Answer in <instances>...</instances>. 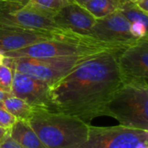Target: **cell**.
I'll return each mask as SVG.
<instances>
[{"label":"cell","instance_id":"3957f363","mask_svg":"<svg viewBox=\"0 0 148 148\" xmlns=\"http://www.w3.org/2000/svg\"><path fill=\"white\" fill-rule=\"evenodd\" d=\"M102 115L121 126L148 131V86L123 83L105 105Z\"/></svg>","mask_w":148,"mask_h":148},{"label":"cell","instance_id":"4316f807","mask_svg":"<svg viewBox=\"0 0 148 148\" xmlns=\"http://www.w3.org/2000/svg\"><path fill=\"white\" fill-rule=\"evenodd\" d=\"M10 95H9V94H7V93H4V92H3V91H1L0 90V102L1 101H3V100H5L7 97H9Z\"/></svg>","mask_w":148,"mask_h":148},{"label":"cell","instance_id":"52a82bcc","mask_svg":"<svg viewBox=\"0 0 148 148\" xmlns=\"http://www.w3.org/2000/svg\"><path fill=\"white\" fill-rule=\"evenodd\" d=\"M0 25L50 32L56 35L77 39L90 38L79 36L62 29L55 22L52 16L45 15L25 5L15 10L0 14Z\"/></svg>","mask_w":148,"mask_h":148},{"label":"cell","instance_id":"e0dca14e","mask_svg":"<svg viewBox=\"0 0 148 148\" xmlns=\"http://www.w3.org/2000/svg\"><path fill=\"white\" fill-rule=\"evenodd\" d=\"M119 10L131 23L134 22H140L147 26V14L144 13L138 8L136 3L131 2L130 0H122Z\"/></svg>","mask_w":148,"mask_h":148},{"label":"cell","instance_id":"4fadbf2b","mask_svg":"<svg viewBox=\"0 0 148 148\" xmlns=\"http://www.w3.org/2000/svg\"><path fill=\"white\" fill-rule=\"evenodd\" d=\"M10 136L27 148H46L26 121L16 120L10 127Z\"/></svg>","mask_w":148,"mask_h":148},{"label":"cell","instance_id":"5bb4252c","mask_svg":"<svg viewBox=\"0 0 148 148\" xmlns=\"http://www.w3.org/2000/svg\"><path fill=\"white\" fill-rule=\"evenodd\" d=\"M0 108L5 109L16 120L28 121L31 116L34 108L23 100L10 95L0 102Z\"/></svg>","mask_w":148,"mask_h":148},{"label":"cell","instance_id":"cb8c5ba5","mask_svg":"<svg viewBox=\"0 0 148 148\" xmlns=\"http://www.w3.org/2000/svg\"><path fill=\"white\" fill-rule=\"evenodd\" d=\"M136 5L144 13L148 14V0H139L136 3Z\"/></svg>","mask_w":148,"mask_h":148},{"label":"cell","instance_id":"484cf974","mask_svg":"<svg viewBox=\"0 0 148 148\" xmlns=\"http://www.w3.org/2000/svg\"><path fill=\"white\" fill-rule=\"evenodd\" d=\"M135 148H148V141H141L140 142Z\"/></svg>","mask_w":148,"mask_h":148},{"label":"cell","instance_id":"603a6c76","mask_svg":"<svg viewBox=\"0 0 148 148\" xmlns=\"http://www.w3.org/2000/svg\"><path fill=\"white\" fill-rule=\"evenodd\" d=\"M10 128L0 127V145L10 136Z\"/></svg>","mask_w":148,"mask_h":148},{"label":"cell","instance_id":"6da1fadb","mask_svg":"<svg viewBox=\"0 0 148 148\" xmlns=\"http://www.w3.org/2000/svg\"><path fill=\"white\" fill-rule=\"evenodd\" d=\"M122 51L91 56L51 85L49 94L55 110L88 124L101 116L107 102L123 84L118 65Z\"/></svg>","mask_w":148,"mask_h":148},{"label":"cell","instance_id":"277c9868","mask_svg":"<svg viewBox=\"0 0 148 148\" xmlns=\"http://www.w3.org/2000/svg\"><path fill=\"white\" fill-rule=\"evenodd\" d=\"M127 47L112 45L96 41L92 38H56L43 41L26 48L2 52L3 56L10 58L18 57H56L69 56H94L107 51L124 50Z\"/></svg>","mask_w":148,"mask_h":148},{"label":"cell","instance_id":"f1b7e54d","mask_svg":"<svg viewBox=\"0 0 148 148\" xmlns=\"http://www.w3.org/2000/svg\"><path fill=\"white\" fill-rule=\"evenodd\" d=\"M3 60H4V56H3V55L2 54V52H0V65L3 64Z\"/></svg>","mask_w":148,"mask_h":148},{"label":"cell","instance_id":"f546056e","mask_svg":"<svg viewBox=\"0 0 148 148\" xmlns=\"http://www.w3.org/2000/svg\"><path fill=\"white\" fill-rule=\"evenodd\" d=\"M130 1H131V2H133V3H136L139 0H130Z\"/></svg>","mask_w":148,"mask_h":148},{"label":"cell","instance_id":"d6986e66","mask_svg":"<svg viewBox=\"0 0 148 148\" xmlns=\"http://www.w3.org/2000/svg\"><path fill=\"white\" fill-rule=\"evenodd\" d=\"M130 32L134 38L141 39L147 36V26L140 22H134L131 23Z\"/></svg>","mask_w":148,"mask_h":148},{"label":"cell","instance_id":"ffe728a7","mask_svg":"<svg viewBox=\"0 0 148 148\" xmlns=\"http://www.w3.org/2000/svg\"><path fill=\"white\" fill-rule=\"evenodd\" d=\"M16 121V119L12 114L7 112L5 109L0 108V127L10 128Z\"/></svg>","mask_w":148,"mask_h":148},{"label":"cell","instance_id":"9c48e42d","mask_svg":"<svg viewBox=\"0 0 148 148\" xmlns=\"http://www.w3.org/2000/svg\"><path fill=\"white\" fill-rule=\"evenodd\" d=\"M131 23L120 11L96 19L88 37L112 45L128 47L140 39L134 38L130 32Z\"/></svg>","mask_w":148,"mask_h":148},{"label":"cell","instance_id":"8992f818","mask_svg":"<svg viewBox=\"0 0 148 148\" xmlns=\"http://www.w3.org/2000/svg\"><path fill=\"white\" fill-rule=\"evenodd\" d=\"M141 141H148V131L116 126L89 127L87 140L75 148H135Z\"/></svg>","mask_w":148,"mask_h":148},{"label":"cell","instance_id":"9a60e30c","mask_svg":"<svg viewBox=\"0 0 148 148\" xmlns=\"http://www.w3.org/2000/svg\"><path fill=\"white\" fill-rule=\"evenodd\" d=\"M122 0H91L82 6L96 19L105 17L120 10Z\"/></svg>","mask_w":148,"mask_h":148},{"label":"cell","instance_id":"ba28073f","mask_svg":"<svg viewBox=\"0 0 148 148\" xmlns=\"http://www.w3.org/2000/svg\"><path fill=\"white\" fill-rule=\"evenodd\" d=\"M118 65L123 83L148 86L147 36L125 49Z\"/></svg>","mask_w":148,"mask_h":148},{"label":"cell","instance_id":"5b68a950","mask_svg":"<svg viewBox=\"0 0 148 148\" xmlns=\"http://www.w3.org/2000/svg\"><path fill=\"white\" fill-rule=\"evenodd\" d=\"M89 56H69L44 58H10L4 56L3 64L7 65L12 70L29 75L51 86Z\"/></svg>","mask_w":148,"mask_h":148},{"label":"cell","instance_id":"8fae6325","mask_svg":"<svg viewBox=\"0 0 148 148\" xmlns=\"http://www.w3.org/2000/svg\"><path fill=\"white\" fill-rule=\"evenodd\" d=\"M65 37L68 36L50 32L0 25V52L18 50L40 42Z\"/></svg>","mask_w":148,"mask_h":148},{"label":"cell","instance_id":"30bf717a","mask_svg":"<svg viewBox=\"0 0 148 148\" xmlns=\"http://www.w3.org/2000/svg\"><path fill=\"white\" fill-rule=\"evenodd\" d=\"M49 87L42 81L13 70L10 95L23 100L33 108L56 112L50 100Z\"/></svg>","mask_w":148,"mask_h":148},{"label":"cell","instance_id":"7a4b0ae2","mask_svg":"<svg viewBox=\"0 0 148 148\" xmlns=\"http://www.w3.org/2000/svg\"><path fill=\"white\" fill-rule=\"evenodd\" d=\"M27 122L46 148H75L87 140L90 127L78 117L36 108Z\"/></svg>","mask_w":148,"mask_h":148},{"label":"cell","instance_id":"2e32d148","mask_svg":"<svg viewBox=\"0 0 148 148\" xmlns=\"http://www.w3.org/2000/svg\"><path fill=\"white\" fill-rule=\"evenodd\" d=\"M73 2V0H29L25 6L32 8L54 18L55 15L60 10Z\"/></svg>","mask_w":148,"mask_h":148},{"label":"cell","instance_id":"7c38bea8","mask_svg":"<svg viewBox=\"0 0 148 148\" xmlns=\"http://www.w3.org/2000/svg\"><path fill=\"white\" fill-rule=\"evenodd\" d=\"M54 20L62 29L84 37H88L96 22V18L82 5L75 2L60 10L55 15Z\"/></svg>","mask_w":148,"mask_h":148},{"label":"cell","instance_id":"44dd1931","mask_svg":"<svg viewBox=\"0 0 148 148\" xmlns=\"http://www.w3.org/2000/svg\"><path fill=\"white\" fill-rule=\"evenodd\" d=\"M22 6H23V5H21L19 3H16L0 1V14L15 10L22 7Z\"/></svg>","mask_w":148,"mask_h":148},{"label":"cell","instance_id":"7402d4cb","mask_svg":"<svg viewBox=\"0 0 148 148\" xmlns=\"http://www.w3.org/2000/svg\"><path fill=\"white\" fill-rule=\"evenodd\" d=\"M0 148H27L21 144H19L17 141L13 140L10 136H9L1 145Z\"/></svg>","mask_w":148,"mask_h":148},{"label":"cell","instance_id":"d4e9b609","mask_svg":"<svg viewBox=\"0 0 148 148\" xmlns=\"http://www.w3.org/2000/svg\"><path fill=\"white\" fill-rule=\"evenodd\" d=\"M0 1H4V2H10V3H19L21 5H25L29 0H0Z\"/></svg>","mask_w":148,"mask_h":148},{"label":"cell","instance_id":"ac0fdd59","mask_svg":"<svg viewBox=\"0 0 148 148\" xmlns=\"http://www.w3.org/2000/svg\"><path fill=\"white\" fill-rule=\"evenodd\" d=\"M13 82V70L5 64L0 65V90L10 95Z\"/></svg>","mask_w":148,"mask_h":148},{"label":"cell","instance_id":"83f0119b","mask_svg":"<svg viewBox=\"0 0 148 148\" xmlns=\"http://www.w3.org/2000/svg\"><path fill=\"white\" fill-rule=\"evenodd\" d=\"M73 1H74L75 3L80 4V5H83V4H85L86 3H88V2H89V1H91V0H73Z\"/></svg>","mask_w":148,"mask_h":148}]
</instances>
